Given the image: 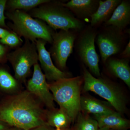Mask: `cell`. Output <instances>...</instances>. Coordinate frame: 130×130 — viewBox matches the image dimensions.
I'll return each mask as SVG.
<instances>
[{"label": "cell", "instance_id": "14", "mask_svg": "<svg viewBox=\"0 0 130 130\" xmlns=\"http://www.w3.org/2000/svg\"><path fill=\"white\" fill-rule=\"evenodd\" d=\"M99 128H107L113 130H127L130 128L129 120L124 118L120 113H112L94 115Z\"/></svg>", "mask_w": 130, "mask_h": 130}, {"label": "cell", "instance_id": "6", "mask_svg": "<svg viewBox=\"0 0 130 130\" xmlns=\"http://www.w3.org/2000/svg\"><path fill=\"white\" fill-rule=\"evenodd\" d=\"M7 60L11 64L17 80L24 81L30 73L32 66L38 63L36 42L28 40L23 46L8 53Z\"/></svg>", "mask_w": 130, "mask_h": 130}, {"label": "cell", "instance_id": "17", "mask_svg": "<svg viewBox=\"0 0 130 130\" xmlns=\"http://www.w3.org/2000/svg\"><path fill=\"white\" fill-rule=\"evenodd\" d=\"M80 107L81 110L85 113H92L94 115H101L115 112L105 103L88 96H81Z\"/></svg>", "mask_w": 130, "mask_h": 130}, {"label": "cell", "instance_id": "5", "mask_svg": "<svg viewBox=\"0 0 130 130\" xmlns=\"http://www.w3.org/2000/svg\"><path fill=\"white\" fill-rule=\"evenodd\" d=\"M84 91H91L106 100L120 114L125 112L126 103L123 93L117 86L106 79L96 78L83 68Z\"/></svg>", "mask_w": 130, "mask_h": 130}, {"label": "cell", "instance_id": "24", "mask_svg": "<svg viewBox=\"0 0 130 130\" xmlns=\"http://www.w3.org/2000/svg\"><path fill=\"white\" fill-rule=\"evenodd\" d=\"M9 47L0 44V62L7 60V56L9 53Z\"/></svg>", "mask_w": 130, "mask_h": 130}, {"label": "cell", "instance_id": "4", "mask_svg": "<svg viewBox=\"0 0 130 130\" xmlns=\"http://www.w3.org/2000/svg\"><path fill=\"white\" fill-rule=\"evenodd\" d=\"M5 14L12 22L8 25L9 29L20 37L33 42L42 39L52 43L54 31L44 21L34 19L27 12L22 10L8 11Z\"/></svg>", "mask_w": 130, "mask_h": 130}, {"label": "cell", "instance_id": "3", "mask_svg": "<svg viewBox=\"0 0 130 130\" xmlns=\"http://www.w3.org/2000/svg\"><path fill=\"white\" fill-rule=\"evenodd\" d=\"M83 82V77L77 76L63 78L49 84L54 101L68 115L72 122L75 121L81 111V90Z\"/></svg>", "mask_w": 130, "mask_h": 130}, {"label": "cell", "instance_id": "23", "mask_svg": "<svg viewBox=\"0 0 130 130\" xmlns=\"http://www.w3.org/2000/svg\"><path fill=\"white\" fill-rule=\"evenodd\" d=\"M7 1L0 0V27L10 30L5 23V20L7 19L5 14V11Z\"/></svg>", "mask_w": 130, "mask_h": 130}, {"label": "cell", "instance_id": "18", "mask_svg": "<svg viewBox=\"0 0 130 130\" xmlns=\"http://www.w3.org/2000/svg\"><path fill=\"white\" fill-rule=\"evenodd\" d=\"M46 118L47 125L55 128H69L72 123L68 115L60 108L50 110L47 114Z\"/></svg>", "mask_w": 130, "mask_h": 130}, {"label": "cell", "instance_id": "20", "mask_svg": "<svg viewBox=\"0 0 130 130\" xmlns=\"http://www.w3.org/2000/svg\"><path fill=\"white\" fill-rule=\"evenodd\" d=\"M73 130H98V123L95 119L79 112Z\"/></svg>", "mask_w": 130, "mask_h": 130}, {"label": "cell", "instance_id": "16", "mask_svg": "<svg viewBox=\"0 0 130 130\" xmlns=\"http://www.w3.org/2000/svg\"><path fill=\"white\" fill-rule=\"evenodd\" d=\"M107 66L112 74L124 81L130 87V68L127 59L108 58L106 61Z\"/></svg>", "mask_w": 130, "mask_h": 130}, {"label": "cell", "instance_id": "12", "mask_svg": "<svg viewBox=\"0 0 130 130\" xmlns=\"http://www.w3.org/2000/svg\"><path fill=\"white\" fill-rule=\"evenodd\" d=\"M98 0H71L62 5L79 18H90L97 10Z\"/></svg>", "mask_w": 130, "mask_h": 130}, {"label": "cell", "instance_id": "8", "mask_svg": "<svg viewBox=\"0 0 130 130\" xmlns=\"http://www.w3.org/2000/svg\"><path fill=\"white\" fill-rule=\"evenodd\" d=\"M52 38L50 53L58 67L63 70L73 51L76 34L70 30H60L59 32L54 31Z\"/></svg>", "mask_w": 130, "mask_h": 130}, {"label": "cell", "instance_id": "19", "mask_svg": "<svg viewBox=\"0 0 130 130\" xmlns=\"http://www.w3.org/2000/svg\"><path fill=\"white\" fill-rule=\"evenodd\" d=\"M50 0H9L7 1L6 8L8 11L22 10L26 12L50 1Z\"/></svg>", "mask_w": 130, "mask_h": 130}, {"label": "cell", "instance_id": "21", "mask_svg": "<svg viewBox=\"0 0 130 130\" xmlns=\"http://www.w3.org/2000/svg\"><path fill=\"white\" fill-rule=\"evenodd\" d=\"M17 79L7 70L0 68V87L5 90H10L18 86Z\"/></svg>", "mask_w": 130, "mask_h": 130}, {"label": "cell", "instance_id": "13", "mask_svg": "<svg viewBox=\"0 0 130 130\" xmlns=\"http://www.w3.org/2000/svg\"><path fill=\"white\" fill-rule=\"evenodd\" d=\"M130 23V3L127 1H121L111 16L104 23L105 27L112 26L122 31Z\"/></svg>", "mask_w": 130, "mask_h": 130}, {"label": "cell", "instance_id": "1", "mask_svg": "<svg viewBox=\"0 0 130 130\" xmlns=\"http://www.w3.org/2000/svg\"><path fill=\"white\" fill-rule=\"evenodd\" d=\"M45 113L29 91L13 96L0 108V121L23 130L47 124Z\"/></svg>", "mask_w": 130, "mask_h": 130}, {"label": "cell", "instance_id": "22", "mask_svg": "<svg viewBox=\"0 0 130 130\" xmlns=\"http://www.w3.org/2000/svg\"><path fill=\"white\" fill-rule=\"evenodd\" d=\"M23 42L21 37L12 31L5 38L0 39V43L11 48H18L21 46Z\"/></svg>", "mask_w": 130, "mask_h": 130}, {"label": "cell", "instance_id": "25", "mask_svg": "<svg viewBox=\"0 0 130 130\" xmlns=\"http://www.w3.org/2000/svg\"><path fill=\"white\" fill-rule=\"evenodd\" d=\"M130 41H129V42L126 45L124 51L122 52L121 54V56L124 59H128L130 57Z\"/></svg>", "mask_w": 130, "mask_h": 130}, {"label": "cell", "instance_id": "28", "mask_svg": "<svg viewBox=\"0 0 130 130\" xmlns=\"http://www.w3.org/2000/svg\"><path fill=\"white\" fill-rule=\"evenodd\" d=\"M6 128L5 126L2 123H0V130H5Z\"/></svg>", "mask_w": 130, "mask_h": 130}, {"label": "cell", "instance_id": "30", "mask_svg": "<svg viewBox=\"0 0 130 130\" xmlns=\"http://www.w3.org/2000/svg\"><path fill=\"white\" fill-rule=\"evenodd\" d=\"M98 130H112L111 129H109L108 128H99Z\"/></svg>", "mask_w": 130, "mask_h": 130}, {"label": "cell", "instance_id": "7", "mask_svg": "<svg viewBox=\"0 0 130 130\" xmlns=\"http://www.w3.org/2000/svg\"><path fill=\"white\" fill-rule=\"evenodd\" d=\"M97 33L91 28H88L81 33L77 41L78 54L83 62L93 74L100 76L99 57L96 53L95 41Z\"/></svg>", "mask_w": 130, "mask_h": 130}, {"label": "cell", "instance_id": "29", "mask_svg": "<svg viewBox=\"0 0 130 130\" xmlns=\"http://www.w3.org/2000/svg\"><path fill=\"white\" fill-rule=\"evenodd\" d=\"M73 130V129H71L69 128H65V129H60V128H55V129L53 130Z\"/></svg>", "mask_w": 130, "mask_h": 130}, {"label": "cell", "instance_id": "26", "mask_svg": "<svg viewBox=\"0 0 130 130\" xmlns=\"http://www.w3.org/2000/svg\"><path fill=\"white\" fill-rule=\"evenodd\" d=\"M11 31L0 27V39L5 38Z\"/></svg>", "mask_w": 130, "mask_h": 130}, {"label": "cell", "instance_id": "10", "mask_svg": "<svg viewBox=\"0 0 130 130\" xmlns=\"http://www.w3.org/2000/svg\"><path fill=\"white\" fill-rule=\"evenodd\" d=\"M33 66L32 77L29 79L27 84L28 91L38 98L50 110L54 109L53 97L50 92L46 76L38 63Z\"/></svg>", "mask_w": 130, "mask_h": 130}, {"label": "cell", "instance_id": "11", "mask_svg": "<svg viewBox=\"0 0 130 130\" xmlns=\"http://www.w3.org/2000/svg\"><path fill=\"white\" fill-rule=\"evenodd\" d=\"M36 42L38 54V61L44 71L46 78L54 82L59 79L69 78L70 74L62 71L54 64L50 53L46 49L47 42L42 39H38Z\"/></svg>", "mask_w": 130, "mask_h": 130}, {"label": "cell", "instance_id": "9", "mask_svg": "<svg viewBox=\"0 0 130 130\" xmlns=\"http://www.w3.org/2000/svg\"><path fill=\"white\" fill-rule=\"evenodd\" d=\"M106 28L96 37L102 60L104 63L112 55L121 51L124 39L122 31L112 26Z\"/></svg>", "mask_w": 130, "mask_h": 130}, {"label": "cell", "instance_id": "2", "mask_svg": "<svg viewBox=\"0 0 130 130\" xmlns=\"http://www.w3.org/2000/svg\"><path fill=\"white\" fill-rule=\"evenodd\" d=\"M28 13L32 18L44 21L55 30L79 31L84 28L83 23L59 2L50 1L31 9Z\"/></svg>", "mask_w": 130, "mask_h": 130}, {"label": "cell", "instance_id": "27", "mask_svg": "<svg viewBox=\"0 0 130 130\" xmlns=\"http://www.w3.org/2000/svg\"><path fill=\"white\" fill-rule=\"evenodd\" d=\"M48 126H49L47 124H46L40 126L36 128H33L30 130H51V129L49 128Z\"/></svg>", "mask_w": 130, "mask_h": 130}, {"label": "cell", "instance_id": "15", "mask_svg": "<svg viewBox=\"0 0 130 130\" xmlns=\"http://www.w3.org/2000/svg\"><path fill=\"white\" fill-rule=\"evenodd\" d=\"M121 2L120 0L100 1L97 10L90 17L91 26H97L108 21Z\"/></svg>", "mask_w": 130, "mask_h": 130}]
</instances>
